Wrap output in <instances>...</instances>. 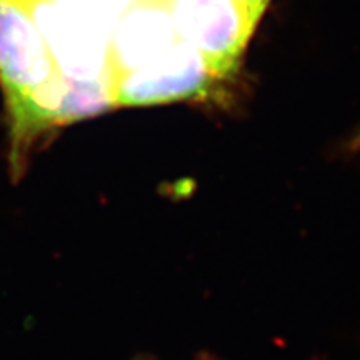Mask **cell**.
I'll list each match as a JSON object with an SVG mask.
<instances>
[{
  "mask_svg": "<svg viewBox=\"0 0 360 360\" xmlns=\"http://www.w3.org/2000/svg\"><path fill=\"white\" fill-rule=\"evenodd\" d=\"M17 2H20L22 6H25L27 8H32L34 6H37V4L47 2V0H17Z\"/></svg>",
  "mask_w": 360,
  "mask_h": 360,
  "instance_id": "cell-7",
  "label": "cell"
},
{
  "mask_svg": "<svg viewBox=\"0 0 360 360\" xmlns=\"http://www.w3.org/2000/svg\"><path fill=\"white\" fill-rule=\"evenodd\" d=\"M215 80L220 79L202 53L179 39L154 60L112 79L114 105L142 107L199 98L210 92Z\"/></svg>",
  "mask_w": 360,
  "mask_h": 360,
  "instance_id": "cell-4",
  "label": "cell"
},
{
  "mask_svg": "<svg viewBox=\"0 0 360 360\" xmlns=\"http://www.w3.org/2000/svg\"><path fill=\"white\" fill-rule=\"evenodd\" d=\"M244 2L252 8V12H254L259 19L262 17V13L269 6V0H244Z\"/></svg>",
  "mask_w": 360,
  "mask_h": 360,
  "instance_id": "cell-6",
  "label": "cell"
},
{
  "mask_svg": "<svg viewBox=\"0 0 360 360\" xmlns=\"http://www.w3.org/2000/svg\"><path fill=\"white\" fill-rule=\"evenodd\" d=\"M349 147L352 148V150H359V148H360V130L354 135V139H352V141H350Z\"/></svg>",
  "mask_w": 360,
  "mask_h": 360,
  "instance_id": "cell-8",
  "label": "cell"
},
{
  "mask_svg": "<svg viewBox=\"0 0 360 360\" xmlns=\"http://www.w3.org/2000/svg\"><path fill=\"white\" fill-rule=\"evenodd\" d=\"M179 39L164 0H132L110 34L112 79L154 60Z\"/></svg>",
  "mask_w": 360,
  "mask_h": 360,
  "instance_id": "cell-5",
  "label": "cell"
},
{
  "mask_svg": "<svg viewBox=\"0 0 360 360\" xmlns=\"http://www.w3.org/2000/svg\"><path fill=\"white\" fill-rule=\"evenodd\" d=\"M0 85L11 127L13 174L39 137L65 125L69 79L57 67L30 8L0 0Z\"/></svg>",
  "mask_w": 360,
  "mask_h": 360,
  "instance_id": "cell-1",
  "label": "cell"
},
{
  "mask_svg": "<svg viewBox=\"0 0 360 360\" xmlns=\"http://www.w3.org/2000/svg\"><path fill=\"white\" fill-rule=\"evenodd\" d=\"M30 11L65 77L112 80L110 25L64 0H47Z\"/></svg>",
  "mask_w": 360,
  "mask_h": 360,
  "instance_id": "cell-3",
  "label": "cell"
},
{
  "mask_svg": "<svg viewBox=\"0 0 360 360\" xmlns=\"http://www.w3.org/2000/svg\"><path fill=\"white\" fill-rule=\"evenodd\" d=\"M179 37L202 53L215 77L237 69L259 17L244 0H164Z\"/></svg>",
  "mask_w": 360,
  "mask_h": 360,
  "instance_id": "cell-2",
  "label": "cell"
}]
</instances>
